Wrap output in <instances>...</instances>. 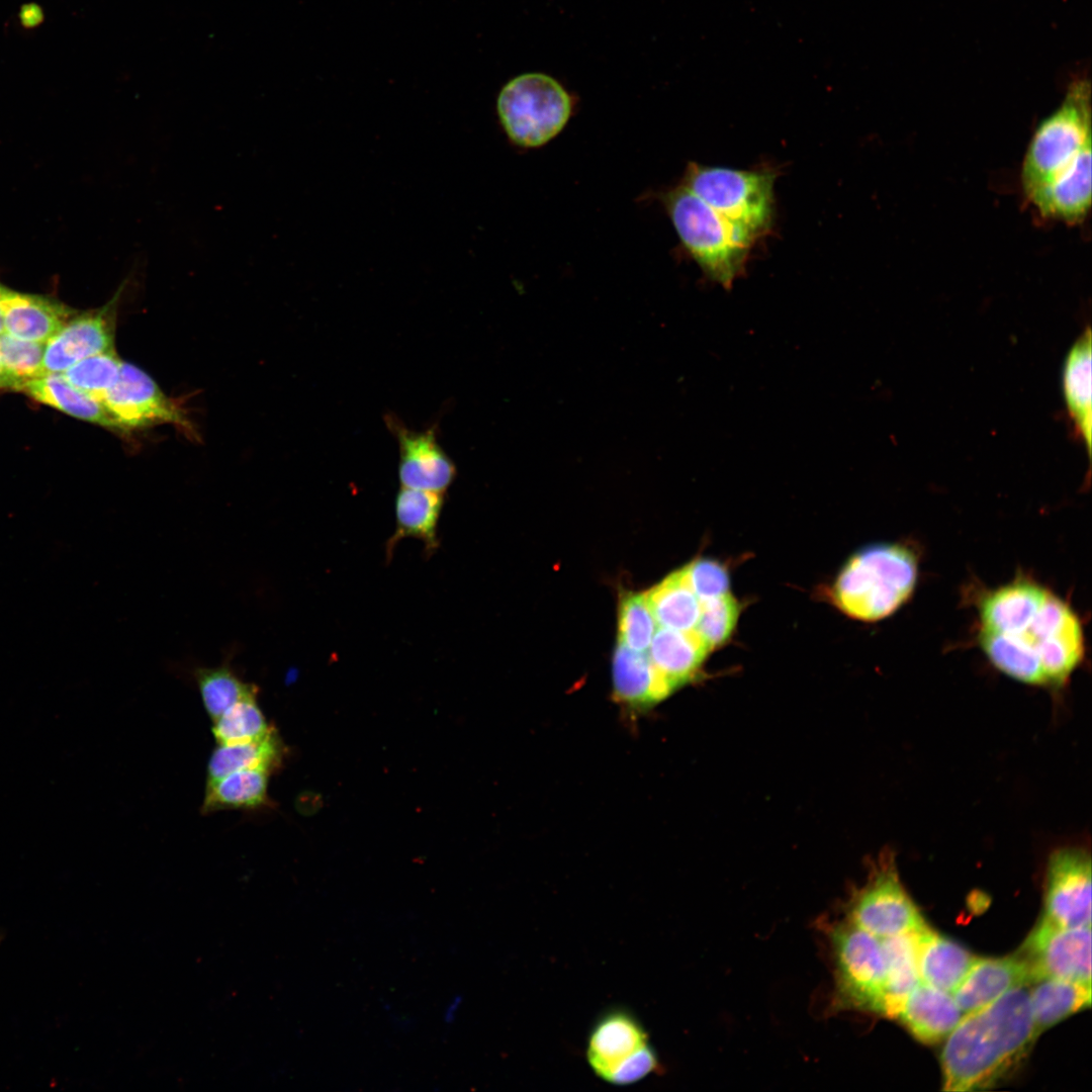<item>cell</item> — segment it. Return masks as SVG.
Segmentation results:
<instances>
[{
  "instance_id": "obj_1",
  "label": "cell",
  "mask_w": 1092,
  "mask_h": 1092,
  "mask_svg": "<svg viewBox=\"0 0 1092 1092\" xmlns=\"http://www.w3.org/2000/svg\"><path fill=\"white\" fill-rule=\"evenodd\" d=\"M979 644L1001 672L1032 686L1060 687L1081 663V623L1062 599L1028 580H1015L980 603Z\"/></svg>"
},
{
  "instance_id": "obj_2",
  "label": "cell",
  "mask_w": 1092,
  "mask_h": 1092,
  "mask_svg": "<svg viewBox=\"0 0 1092 1092\" xmlns=\"http://www.w3.org/2000/svg\"><path fill=\"white\" fill-rule=\"evenodd\" d=\"M1037 1037L1028 984L1014 987L965 1014L947 1035L940 1055L942 1089L966 1092L994 1086L1019 1067Z\"/></svg>"
},
{
  "instance_id": "obj_3",
  "label": "cell",
  "mask_w": 1092,
  "mask_h": 1092,
  "mask_svg": "<svg viewBox=\"0 0 1092 1092\" xmlns=\"http://www.w3.org/2000/svg\"><path fill=\"white\" fill-rule=\"evenodd\" d=\"M660 201L681 245L703 273L711 281L730 288L743 274L756 239L681 183L660 193Z\"/></svg>"
},
{
  "instance_id": "obj_4",
  "label": "cell",
  "mask_w": 1092,
  "mask_h": 1092,
  "mask_svg": "<svg viewBox=\"0 0 1092 1092\" xmlns=\"http://www.w3.org/2000/svg\"><path fill=\"white\" fill-rule=\"evenodd\" d=\"M917 559L899 544H878L856 553L832 588L834 603L848 616L877 621L892 615L912 595Z\"/></svg>"
},
{
  "instance_id": "obj_5",
  "label": "cell",
  "mask_w": 1092,
  "mask_h": 1092,
  "mask_svg": "<svg viewBox=\"0 0 1092 1092\" xmlns=\"http://www.w3.org/2000/svg\"><path fill=\"white\" fill-rule=\"evenodd\" d=\"M1090 85L1075 82L1061 105L1035 128L1020 171L1026 198L1066 171L1091 144Z\"/></svg>"
},
{
  "instance_id": "obj_6",
  "label": "cell",
  "mask_w": 1092,
  "mask_h": 1092,
  "mask_svg": "<svg viewBox=\"0 0 1092 1092\" xmlns=\"http://www.w3.org/2000/svg\"><path fill=\"white\" fill-rule=\"evenodd\" d=\"M834 1011L884 1014L887 970L881 938L845 920L827 924Z\"/></svg>"
},
{
  "instance_id": "obj_7",
  "label": "cell",
  "mask_w": 1092,
  "mask_h": 1092,
  "mask_svg": "<svg viewBox=\"0 0 1092 1092\" xmlns=\"http://www.w3.org/2000/svg\"><path fill=\"white\" fill-rule=\"evenodd\" d=\"M573 99L556 79L542 73L519 75L496 99L502 128L512 144L536 149L556 138L573 113Z\"/></svg>"
},
{
  "instance_id": "obj_8",
  "label": "cell",
  "mask_w": 1092,
  "mask_h": 1092,
  "mask_svg": "<svg viewBox=\"0 0 1092 1092\" xmlns=\"http://www.w3.org/2000/svg\"><path fill=\"white\" fill-rule=\"evenodd\" d=\"M776 172L689 163L681 184L756 240L771 225Z\"/></svg>"
},
{
  "instance_id": "obj_9",
  "label": "cell",
  "mask_w": 1092,
  "mask_h": 1092,
  "mask_svg": "<svg viewBox=\"0 0 1092 1092\" xmlns=\"http://www.w3.org/2000/svg\"><path fill=\"white\" fill-rule=\"evenodd\" d=\"M844 919L879 938L918 932L927 926L905 890L890 851L872 864L867 882L848 899Z\"/></svg>"
},
{
  "instance_id": "obj_10",
  "label": "cell",
  "mask_w": 1092,
  "mask_h": 1092,
  "mask_svg": "<svg viewBox=\"0 0 1092 1092\" xmlns=\"http://www.w3.org/2000/svg\"><path fill=\"white\" fill-rule=\"evenodd\" d=\"M1017 954L1031 981L1049 977L1091 986V926L1066 927L1042 916Z\"/></svg>"
},
{
  "instance_id": "obj_11",
  "label": "cell",
  "mask_w": 1092,
  "mask_h": 1092,
  "mask_svg": "<svg viewBox=\"0 0 1092 1092\" xmlns=\"http://www.w3.org/2000/svg\"><path fill=\"white\" fill-rule=\"evenodd\" d=\"M102 402L124 432L159 425H173L187 434L193 432L185 412L150 375L128 362L123 361L115 384Z\"/></svg>"
},
{
  "instance_id": "obj_12",
  "label": "cell",
  "mask_w": 1092,
  "mask_h": 1092,
  "mask_svg": "<svg viewBox=\"0 0 1092 1092\" xmlns=\"http://www.w3.org/2000/svg\"><path fill=\"white\" fill-rule=\"evenodd\" d=\"M1066 927L1091 926V856L1083 846L1055 849L1044 879V915Z\"/></svg>"
},
{
  "instance_id": "obj_13",
  "label": "cell",
  "mask_w": 1092,
  "mask_h": 1092,
  "mask_svg": "<svg viewBox=\"0 0 1092 1092\" xmlns=\"http://www.w3.org/2000/svg\"><path fill=\"white\" fill-rule=\"evenodd\" d=\"M385 423L398 443L401 486L445 493L457 469L438 443L436 427L414 431L392 415L385 417Z\"/></svg>"
},
{
  "instance_id": "obj_14",
  "label": "cell",
  "mask_w": 1092,
  "mask_h": 1092,
  "mask_svg": "<svg viewBox=\"0 0 1092 1092\" xmlns=\"http://www.w3.org/2000/svg\"><path fill=\"white\" fill-rule=\"evenodd\" d=\"M118 295L101 308L74 314L46 343L44 374L64 372L84 358L114 348Z\"/></svg>"
},
{
  "instance_id": "obj_15",
  "label": "cell",
  "mask_w": 1092,
  "mask_h": 1092,
  "mask_svg": "<svg viewBox=\"0 0 1092 1092\" xmlns=\"http://www.w3.org/2000/svg\"><path fill=\"white\" fill-rule=\"evenodd\" d=\"M1030 981L1027 965L1017 953L1004 958L976 957L951 996L962 1012L968 1014Z\"/></svg>"
},
{
  "instance_id": "obj_16",
  "label": "cell",
  "mask_w": 1092,
  "mask_h": 1092,
  "mask_svg": "<svg viewBox=\"0 0 1092 1092\" xmlns=\"http://www.w3.org/2000/svg\"><path fill=\"white\" fill-rule=\"evenodd\" d=\"M1091 147L1027 200L1043 218L1069 224L1084 220L1091 206Z\"/></svg>"
},
{
  "instance_id": "obj_17",
  "label": "cell",
  "mask_w": 1092,
  "mask_h": 1092,
  "mask_svg": "<svg viewBox=\"0 0 1092 1092\" xmlns=\"http://www.w3.org/2000/svg\"><path fill=\"white\" fill-rule=\"evenodd\" d=\"M965 1014L950 993L920 982L901 1002L897 1019L917 1040H944Z\"/></svg>"
},
{
  "instance_id": "obj_18",
  "label": "cell",
  "mask_w": 1092,
  "mask_h": 1092,
  "mask_svg": "<svg viewBox=\"0 0 1092 1092\" xmlns=\"http://www.w3.org/2000/svg\"><path fill=\"white\" fill-rule=\"evenodd\" d=\"M0 308L7 334L46 344L75 314L56 299L25 294L0 285Z\"/></svg>"
},
{
  "instance_id": "obj_19",
  "label": "cell",
  "mask_w": 1092,
  "mask_h": 1092,
  "mask_svg": "<svg viewBox=\"0 0 1092 1092\" xmlns=\"http://www.w3.org/2000/svg\"><path fill=\"white\" fill-rule=\"evenodd\" d=\"M710 651L695 629L678 631L661 627L655 631L647 655L671 695L696 677Z\"/></svg>"
},
{
  "instance_id": "obj_20",
  "label": "cell",
  "mask_w": 1092,
  "mask_h": 1092,
  "mask_svg": "<svg viewBox=\"0 0 1092 1092\" xmlns=\"http://www.w3.org/2000/svg\"><path fill=\"white\" fill-rule=\"evenodd\" d=\"M613 697L630 712H644L670 696L647 652L618 641L612 662Z\"/></svg>"
},
{
  "instance_id": "obj_21",
  "label": "cell",
  "mask_w": 1092,
  "mask_h": 1092,
  "mask_svg": "<svg viewBox=\"0 0 1092 1092\" xmlns=\"http://www.w3.org/2000/svg\"><path fill=\"white\" fill-rule=\"evenodd\" d=\"M648 1043L640 1021L629 1011L615 1009L593 1026L587 1044V1061L595 1074L605 1080L622 1060Z\"/></svg>"
},
{
  "instance_id": "obj_22",
  "label": "cell",
  "mask_w": 1092,
  "mask_h": 1092,
  "mask_svg": "<svg viewBox=\"0 0 1092 1092\" xmlns=\"http://www.w3.org/2000/svg\"><path fill=\"white\" fill-rule=\"evenodd\" d=\"M444 493L401 486L395 497V531L386 543V559L390 560L397 543L404 538L424 543L427 557L440 547L439 521L444 507Z\"/></svg>"
},
{
  "instance_id": "obj_23",
  "label": "cell",
  "mask_w": 1092,
  "mask_h": 1092,
  "mask_svg": "<svg viewBox=\"0 0 1092 1092\" xmlns=\"http://www.w3.org/2000/svg\"><path fill=\"white\" fill-rule=\"evenodd\" d=\"M1091 341V330L1087 327L1069 350L1062 371L1067 411L1076 437L1084 442L1089 457L1092 447Z\"/></svg>"
},
{
  "instance_id": "obj_24",
  "label": "cell",
  "mask_w": 1092,
  "mask_h": 1092,
  "mask_svg": "<svg viewBox=\"0 0 1092 1092\" xmlns=\"http://www.w3.org/2000/svg\"><path fill=\"white\" fill-rule=\"evenodd\" d=\"M916 958L920 981L950 994L976 959L967 948L928 925L916 932Z\"/></svg>"
},
{
  "instance_id": "obj_25",
  "label": "cell",
  "mask_w": 1092,
  "mask_h": 1092,
  "mask_svg": "<svg viewBox=\"0 0 1092 1092\" xmlns=\"http://www.w3.org/2000/svg\"><path fill=\"white\" fill-rule=\"evenodd\" d=\"M20 390L33 399L77 419L124 432L103 402L72 385L64 374H42L25 381Z\"/></svg>"
},
{
  "instance_id": "obj_26",
  "label": "cell",
  "mask_w": 1092,
  "mask_h": 1092,
  "mask_svg": "<svg viewBox=\"0 0 1092 1092\" xmlns=\"http://www.w3.org/2000/svg\"><path fill=\"white\" fill-rule=\"evenodd\" d=\"M1029 1000L1036 1035L1091 1005V986L1056 978L1031 981Z\"/></svg>"
},
{
  "instance_id": "obj_27",
  "label": "cell",
  "mask_w": 1092,
  "mask_h": 1092,
  "mask_svg": "<svg viewBox=\"0 0 1092 1092\" xmlns=\"http://www.w3.org/2000/svg\"><path fill=\"white\" fill-rule=\"evenodd\" d=\"M270 774L262 768H247L206 782L202 812L254 810L267 806Z\"/></svg>"
},
{
  "instance_id": "obj_28",
  "label": "cell",
  "mask_w": 1092,
  "mask_h": 1092,
  "mask_svg": "<svg viewBox=\"0 0 1092 1092\" xmlns=\"http://www.w3.org/2000/svg\"><path fill=\"white\" fill-rule=\"evenodd\" d=\"M645 596L661 627L678 631L695 629L701 602L692 588L685 567L668 574Z\"/></svg>"
},
{
  "instance_id": "obj_29",
  "label": "cell",
  "mask_w": 1092,
  "mask_h": 1092,
  "mask_svg": "<svg viewBox=\"0 0 1092 1092\" xmlns=\"http://www.w3.org/2000/svg\"><path fill=\"white\" fill-rule=\"evenodd\" d=\"M282 756L283 745L274 728L257 740L217 744L207 763V782L247 768L272 772L279 767Z\"/></svg>"
},
{
  "instance_id": "obj_30",
  "label": "cell",
  "mask_w": 1092,
  "mask_h": 1092,
  "mask_svg": "<svg viewBox=\"0 0 1092 1092\" xmlns=\"http://www.w3.org/2000/svg\"><path fill=\"white\" fill-rule=\"evenodd\" d=\"M887 970L883 1016L893 1019L905 997L921 982L917 968L916 932L881 938Z\"/></svg>"
},
{
  "instance_id": "obj_31",
  "label": "cell",
  "mask_w": 1092,
  "mask_h": 1092,
  "mask_svg": "<svg viewBox=\"0 0 1092 1092\" xmlns=\"http://www.w3.org/2000/svg\"><path fill=\"white\" fill-rule=\"evenodd\" d=\"M194 676L204 709L212 721L238 702L258 694V689L242 680L229 663L198 667Z\"/></svg>"
},
{
  "instance_id": "obj_32",
  "label": "cell",
  "mask_w": 1092,
  "mask_h": 1092,
  "mask_svg": "<svg viewBox=\"0 0 1092 1092\" xmlns=\"http://www.w3.org/2000/svg\"><path fill=\"white\" fill-rule=\"evenodd\" d=\"M257 695L238 702L212 721L211 731L217 744L257 740L273 729L258 705Z\"/></svg>"
},
{
  "instance_id": "obj_33",
  "label": "cell",
  "mask_w": 1092,
  "mask_h": 1092,
  "mask_svg": "<svg viewBox=\"0 0 1092 1092\" xmlns=\"http://www.w3.org/2000/svg\"><path fill=\"white\" fill-rule=\"evenodd\" d=\"M122 363L112 348L80 360L65 370L64 376L72 385L102 402L115 384Z\"/></svg>"
},
{
  "instance_id": "obj_34",
  "label": "cell",
  "mask_w": 1092,
  "mask_h": 1092,
  "mask_svg": "<svg viewBox=\"0 0 1092 1092\" xmlns=\"http://www.w3.org/2000/svg\"><path fill=\"white\" fill-rule=\"evenodd\" d=\"M619 641L638 652H647L656 620L645 593H624L619 603Z\"/></svg>"
},
{
  "instance_id": "obj_35",
  "label": "cell",
  "mask_w": 1092,
  "mask_h": 1092,
  "mask_svg": "<svg viewBox=\"0 0 1092 1092\" xmlns=\"http://www.w3.org/2000/svg\"><path fill=\"white\" fill-rule=\"evenodd\" d=\"M738 615L739 606L729 593L702 601L695 630L712 650L729 638L736 626Z\"/></svg>"
},
{
  "instance_id": "obj_36",
  "label": "cell",
  "mask_w": 1092,
  "mask_h": 1092,
  "mask_svg": "<svg viewBox=\"0 0 1092 1092\" xmlns=\"http://www.w3.org/2000/svg\"><path fill=\"white\" fill-rule=\"evenodd\" d=\"M44 349L43 343L21 340L7 333L0 335V360L22 384L44 374Z\"/></svg>"
},
{
  "instance_id": "obj_37",
  "label": "cell",
  "mask_w": 1092,
  "mask_h": 1092,
  "mask_svg": "<svg viewBox=\"0 0 1092 1092\" xmlns=\"http://www.w3.org/2000/svg\"><path fill=\"white\" fill-rule=\"evenodd\" d=\"M685 568L692 588L700 602L728 593V573L719 563L708 559H697Z\"/></svg>"
},
{
  "instance_id": "obj_38",
  "label": "cell",
  "mask_w": 1092,
  "mask_h": 1092,
  "mask_svg": "<svg viewBox=\"0 0 1092 1092\" xmlns=\"http://www.w3.org/2000/svg\"><path fill=\"white\" fill-rule=\"evenodd\" d=\"M658 1068L657 1055L648 1042L618 1063L605 1081L614 1085H630L655 1072Z\"/></svg>"
},
{
  "instance_id": "obj_39",
  "label": "cell",
  "mask_w": 1092,
  "mask_h": 1092,
  "mask_svg": "<svg viewBox=\"0 0 1092 1092\" xmlns=\"http://www.w3.org/2000/svg\"><path fill=\"white\" fill-rule=\"evenodd\" d=\"M18 18L24 29H33L42 23L44 14L37 4L27 3L21 6Z\"/></svg>"
},
{
  "instance_id": "obj_40",
  "label": "cell",
  "mask_w": 1092,
  "mask_h": 1092,
  "mask_svg": "<svg viewBox=\"0 0 1092 1092\" xmlns=\"http://www.w3.org/2000/svg\"><path fill=\"white\" fill-rule=\"evenodd\" d=\"M22 382L11 374L0 360V389L20 390Z\"/></svg>"
},
{
  "instance_id": "obj_41",
  "label": "cell",
  "mask_w": 1092,
  "mask_h": 1092,
  "mask_svg": "<svg viewBox=\"0 0 1092 1092\" xmlns=\"http://www.w3.org/2000/svg\"><path fill=\"white\" fill-rule=\"evenodd\" d=\"M460 1003H461V998L459 996H456L453 999V1001L447 1006L445 1014H444L445 1022H447V1023L453 1022Z\"/></svg>"
},
{
  "instance_id": "obj_42",
  "label": "cell",
  "mask_w": 1092,
  "mask_h": 1092,
  "mask_svg": "<svg viewBox=\"0 0 1092 1092\" xmlns=\"http://www.w3.org/2000/svg\"><path fill=\"white\" fill-rule=\"evenodd\" d=\"M3 333H5L4 317H3L2 310L0 308V335L3 334Z\"/></svg>"
}]
</instances>
